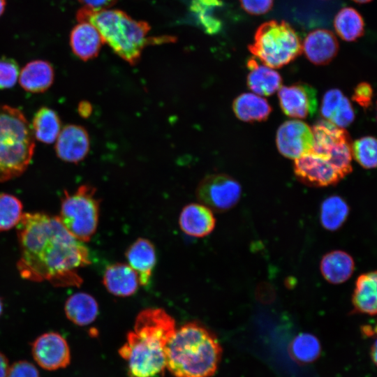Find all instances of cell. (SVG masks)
I'll list each match as a JSON object with an SVG mask.
<instances>
[{"label":"cell","mask_w":377,"mask_h":377,"mask_svg":"<svg viewBox=\"0 0 377 377\" xmlns=\"http://www.w3.org/2000/svg\"><path fill=\"white\" fill-rule=\"evenodd\" d=\"M96 189L89 184L80 186L73 193L64 191L59 215L65 228L82 242H89L96 231L100 200Z\"/></svg>","instance_id":"obj_7"},{"label":"cell","mask_w":377,"mask_h":377,"mask_svg":"<svg viewBox=\"0 0 377 377\" xmlns=\"http://www.w3.org/2000/svg\"><path fill=\"white\" fill-rule=\"evenodd\" d=\"M8 369L7 358L0 352V377H7Z\"/></svg>","instance_id":"obj_41"},{"label":"cell","mask_w":377,"mask_h":377,"mask_svg":"<svg viewBox=\"0 0 377 377\" xmlns=\"http://www.w3.org/2000/svg\"><path fill=\"white\" fill-rule=\"evenodd\" d=\"M31 129L37 140L47 144L52 143L61 131L59 117L53 110L42 107L34 117Z\"/></svg>","instance_id":"obj_27"},{"label":"cell","mask_w":377,"mask_h":377,"mask_svg":"<svg viewBox=\"0 0 377 377\" xmlns=\"http://www.w3.org/2000/svg\"><path fill=\"white\" fill-rule=\"evenodd\" d=\"M354 270V260L346 252L333 251L325 254L320 262L323 277L330 283L339 284L348 280Z\"/></svg>","instance_id":"obj_25"},{"label":"cell","mask_w":377,"mask_h":377,"mask_svg":"<svg viewBox=\"0 0 377 377\" xmlns=\"http://www.w3.org/2000/svg\"><path fill=\"white\" fill-rule=\"evenodd\" d=\"M103 43L104 42L99 32L89 22H80L71 32V49L83 61L96 57Z\"/></svg>","instance_id":"obj_19"},{"label":"cell","mask_w":377,"mask_h":377,"mask_svg":"<svg viewBox=\"0 0 377 377\" xmlns=\"http://www.w3.org/2000/svg\"><path fill=\"white\" fill-rule=\"evenodd\" d=\"M334 27L341 38L354 41L364 32V23L361 15L353 8H343L336 15Z\"/></svg>","instance_id":"obj_28"},{"label":"cell","mask_w":377,"mask_h":377,"mask_svg":"<svg viewBox=\"0 0 377 377\" xmlns=\"http://www.w3.org/2000/svg\"><path fill=\"white\" fill-rule=\"evenodd\" d=\"M343 96L342 91L338 89H331L325 93L321 102L320 114L325 120L328 119Z\"/></svg>","instance_id":"obj_35"},{"label":"cell","mask_w":377,"mask_h":377,"mask_svg":"<svg viewBox=\"0 0 377 377\" xmlns=\"http://www.w3.org/2000/svg\"><path fill=\"white\" fill-rule=\"evenodd\" d=\"M302 50L311 63L316 65H326L337 56L339 43L331 31L317 29L306 36Z\"/></svg>","instance_id":"obj_15"},{"label":"cell","mask_w":377,"mask_h":377,"mask_svg":"<svg viewBox=\"0 0 377 377\" xmlns=\"http://www.w3.org/2000/svg\"><path fill=\"white\" fill-rule=\"evenodd\" d=\"M6 7V0H0V16L3 14Z\"/></svg>","instance_id":"obj_44"},{"label":"cell","mask_w":377,"mask_h":377,"mask_svg":"<svg viewBox=\"0 0 377 377\" xmlns=\"http://www.w3.org/2000/svg\"><path fill=\"white\" fill-rule=\"evenodd\" d=\"M278 98L282 111L290 117H313L318 110L316 90L306 83L297 82L281 87Z\"/></svg>","instance_id":"obj_12"},{"label":"cell","mask_w":377,"mask_h":377,"mask_svg":"<svg viewBox=\"0 0 377 377\" xmlns=\"http://www.w3.org/2000/svg\"><path fill=\"white\" fill-rule=\"evenodd\" d=\"M165 353V368L175 377H211L218 369L222 348L213 333L191 322L176 329Z\"/></svg>","instance_id":"obj_3"},{"label":"cell","mask_w":377,"mask_h":377,"mask_svg":"<svg viewBox=\"0 0 377 377\" xmlns=\"http://www.w3.org/2000/svg\"><path fill=\"white\" fill-rule=\"evenodd\" d=\"M248 48L264 65L272 68L287 65L302 52L298 34L283 20H270L262 24L256 31L253 43Z\"/></svg>","instance_id":"obj_6"},{"label":"cell","mask_w":377,"mask_h":377,"mask_svg":"<svg viewBox=\"0 0 377 377\" xmlns=\"http://www.w3.org/2000/svg\"><path fill=\"white\" fill-rule=\"evenodd\" d=\"M293 169L297 178L310 186L334 185L344 178L329 160L312 151L295 159Z\"/></svg>","instance_id":"obj_10"},{"label":"cell","mask_w":377,"mask_h":377,"mask_svg":"<svg viewBox=\"0 0 377 377\" xmlns=\"http://www.w3.org/2000/svg\"><path fill=\"white\" fill-rule=\"evenodd\" d=\"M349 207L346 201L338 195L327 198L321 204L320 221L327 230L339 228L346 220Z\"/></svg>","instance_id":"obj_30"},{"label":"cell","mask_w":377,"mask_h":377,"mask_svg":"<svg viewBox=\"0 0 377 377\" xmlns=\"http://www.w3.org/2000/svg\"><path fill=\"white\" fill-rule=\"evenodd\" d=\"M56 140V153L59 158L66 162L79 163L87 156L89 151V136L82 126H66Z\"/></svg>","instance_id":"obj_14"},{"label":"cell","mask_w":377,"mask_h":377,"mask_svg":"<svg viewBox=\"0 0 377 377\" xmlns=\"http://www.w3.org/2000/svg\"><path fill=\"white\" fill-rule=\"evenodd\" d=\"M223 6L222 0H192L190 10L198 25L206 34L220 32L222 22L217 11Z\"/></svg>","instance_id":"obj_26"},{"label":"cell","mask_w":377,"mask_h":377,"mask_svg":"<svg viewBox=\"0 0 377 377\" xmlns=\"http://www.w3.org/2000/svg\"><path fill=\"white\" fill-rule=\"evenodd\" d=\"M276 142L279 151L283 156L295 160L313 149V131L311 128L302 121L288 120L279 127Z\"/></svg>","instance_id":"obj_11"},{"label":"cell","mask_w":377,"mask_h":377,"mask_svg":"<svg viewBox=\"0 0 377 377\" xmlns=\"http://www.w3.org/2000/svg\"><path fill=\"white\" fill-rule=\"evenodd\" d=\"M353 100L364 109L369 108L372 103L373 89L371 84L363 82L354 89Z\"/></svg>","instance_id":"obj_36"},{"label":"cell","mask_w":377,"mask_h":377,"mask_svg":"<svg viewBox=\"0 0 377 377\" xmlns=\"http://www.w3.org/2000/svg\"><path fill=\"white\" fill-rule=\"evenodd\" d=\"M66 317L77 325L85 326L93 323L98 313V305L93 296L86 293H76L68 297L64 305Z\"/></svg>","instance_id":"obj_24"},{"label":"cell","mask_w":377,"mask_h":377,"mask_svg":"<svg viewBox=\"0 0 377 377\" xmlns=\"http://www.w3.org/2000/svg\"><path fill=\"white\" fill-rule=\"evenodd\" d=\"M314 144L311 150L325 157L345 177L352 172L351 140L349 133L325 119H320L311 128Z\"/></svg>","instance_id":"obj_8"},{"label":"cell","mask_w":377,"mask_h":377,"mask_svg":"<svg viewBox=\"0 0 377 377\" xmlns=\"http://www.w3.org/2000/svg\"><path fill=\"white\" fill-rule=\"evenodd\" d=\"M355 111L350 101L343 96L334 108L327 121L340 128L350 125L355 119Z\"/></svg>","instance_id":"obj_33"},{"label":"cell","mask_w":377,"mask_h":377,"mask_svg":"<svg viewBox=\"0 0 377 377\" xmlns=\"http://www.w3.org/2000/svg\"><path fill=\"white\" fill-rule=\"evenodd\" d=\"M54 80V70L52 65L43 60L29 62L22 69L20 84L29 92L41 93L46 91Z\"/></svg>","instance_id":"obj_21"},{"label":"cell","mask_w":377,"mask_h":377,"mask_svg":"<svg viewBox=\"0 0 377 377\" xmlns=\"http://www.w3.org/2000/svg\"><path fill=\"white\" fill-rule=\"evenodd\" d=\"M35 147L29 121L17 108L0 105V182L22 175Z\"/></svg>","instance_id":"obj_5"},{"label":"cell","mask_w":377,"mask_h":377,"mask_svg":"<svg viewBox=\"0 0 377 377\" xmlns=\"http://www.w3.org/2000/svg\"><path fill=\"white\" fill-rule=\"evenodd\" d=\"M2 312H3V303L0 298V316L2 314Z\"/></svg>","instance_id":"obj_46"},{"label":"cell","mask_w":377,"mask_h":377,"mask_svg":"<svg viewBox=\"0 0 377 377\" xmlns=\"http://www.w3.org/2000/svg\"><path fill=\"white\" fill-rule=\"evenodd\" d=\"M362 332L364 335L367 337H371L372 334H375V330H372L370 325H364L362 327Z\"/></svg>","instance_id":"obj_42"},{"label":"cell","mask_w":377,"mask_h":377,"mask_svg":"<svg viewBox=\"0 0 377 377\" xmlns=\"http://www.w3.org/2000/svg\"><path fill=\"white\" fill-rule=\"evenodd\" d=\"M92 112V106L91 103L86 101H82L79 103L78 112L81 117L87 118Z\"/></svg>","instance_id":"obj_40"},{"label":"cell","mask_w":377,"mask_h":377,"mask_svg":"<svg viewBox=\"0 0 377 377\" xmlns=\"http://www.w3.org/2000/svg\"><path fill=\"white\" fill-rule=\"evenodd\" d=\"M377 143L375 138L364 136L356 140L351 145L352 156L363 168L376 166Z\"/></svg>","instance_id":"obj_32"},{"label":"cell","mask_w":377,"mask_h":377,"mask_svg":"<svg viewBox=\"0 0 377 377\" xmlns=\"http://www.w3.org/2000/svg\"><path fill=\"white\" fill-rule=\"evenodd\" d=\"M179 224L188 235L203 237L214 229L216 219L212 211L202 203H190L182 210Z\"/></svg>","instance_id":"obj_16"},{"label":"cell","mask_w":377,"mask_h":377,"mask_svg":"<svg viewBox=\"0 0 377 377\" xmlns=\"http://www.w3.org/2000/svg\"><path fill=\"white\" fill-rule=\"evenodd\" d=\"M18 75L19 66L14 59L7 57L0 59V89L13 87Z\"/></svg>","instance_id":"obj_34"},{"label":"cell","mask_w":377,"mask_h":377,"mask_svg":"<svg viewBox=\"0 0 377 377\" xmlns=\"http://www.w3.org/2000/svg\"><path fill=\"white\" fill-rule=\"evenodd\" d=\"M290 357L297 363L308 364L316 361L320 355L321 346L318 338L310 333H301L290 342Z\"/></svg>","instance_id":"obj_29"},{"label":"cell","mask_w":377,"mask_h":377,"mask_svg":"<svg viewBox=\"0 0 377 377\" xmlns=\"http://www.w3.org/2000/svg\"><path fill=\"white\" fill-rule=\"evenodd\" d=\"M232 110L239 120L245 122L265 121L272 112L266 99L254 93H243L232 102Z\"/></svg>","instance_id":"obj_22"},{"label":"cell","mask_w":377,"mask_h":377,"mask_svg":"<svg viewBox=\"0 0 377 377\" xmlns=\"http://www.w3.org/2000/svg\"><path fill=\"white\" fill-rule=\"evenodd\" d=\"M16 227L20 251L17 268L22 278L58 287L81 285L77 271L91 263L89 250L58 216L27 212Z\"/></svg>","instance_id":"obj_1"},{"label":"cell","mask_w":377,"mask_h":377,"mask_svg":"<svg viewBox=\"0 0 377 377\" xmlns=\"http://www.w3.org/2000/svg\"><path fill=\"white\" fill-rule=\"evenodd\" d=\"M176 330L174 318L162 309H146L135 319L119 353L130 377H156L165 369V347Z\"/></svg>","instance_id":"obj_2"},{"label":"cell","mask_w":377,"mask_h":377,"mask_svg":"<svg viewBox=\"0 0 377 377\" xmlns=\"http://www.w3.org/2000/svg\"><path fill=\"white\" fill-rule=\"evenodd\" d=\"M23 205L15 196L0 193V231H6L17 226L22 216Z\"/></svg>","instance_id":"obj_31"},{"label":"cell","mask_w":377,"mask_h":377,"mask_svg":"<svg viewBox=\"0 0 377 377\" xmlns=\"http://www.w3.org/2000/svg\"><path fill=\"white\" fill-rule=\"evenodd\" d=\"M241 193L240 184L231 176L223 173L207 175L199 182L195 191L200 203L212 211L219 212L234 207Z\"/></svg>","instance_id":"obj_9"},{"label":"cell","mask_w":377,"mask_h":377,"mask_svg":"<svg viewBox=\"0 0 377 377\" xmlns=\"http://www.w3.org/2000/svg\"><path fill=\"white\" fill-rule=\"evenodd\" d=\"M78 22L92 24L99 32L104 43H108L119 57L130 65H136L143 49L149 45H158L175 40V37H147L149 24L131 18L120 10L81 8L76 14Z\"/></svg>","instance_id":"obj_4"},{"label":"cell","mask_w":377,"mask_h":377,"mask_svg":"<svg viewBox=\"0 0 377 377\" xmlns=\"http://www.w3.org/2000/svg\"><path fill=\"white\" fill-rule=\"evenodd\" d=\"M103 283L112 295L128 297L133 295L140 285L138 274L128 265L117 263L105 269Z\"/></svg>","instance_id":"obj_17"},{"label":"cell","mask_w":377,"mask_h":377,"mask_svg":"<svg viewBox=\"0 0 377 377\" xmlns=\"http://www.w3.org/2000/svg\"><path fill=\"white\" fill-rule=\"evenodd\" d=\"M242 8L251 15H259L269 12L274 0H239Z\"/></svg>","instance_id":"obj_38"},{"label":"cell","mask_w":377,"mask_h":377,"mask_svg":"<svg viewBox=\"0 0 377 377\" xmlns=\"http://www.w3.org/2000/svg\"><path fill=\"white\" fill-rule=\"evenodd\" d=\"M370 356L374 364H376V341H374L370 350Z\"/></svg>","instance_id":"obj_43"},{"label":"cell","mask_w":377,"mask_h":377,"mask_svg":"<svg viewBox=\"0 0 377 377\" xmlns=\"http://www.w3.org/2000/svg\"><path fill=\"white\" fill-rule=\"evenodd\" d=\"M246 64L249 70L246 84L254 94L270 96L281 87V76L272 68L260 64L254 57L249 58Z\"/></svg>","instance_id":"obj_20"},{"label":"cell","mask_w":377,"mask_h":377,"mask_svg":"<svg viewBox=\"0 0 377 377\" xmlns=\"http://www.w3.org/2000/svg\"><path fill=\"white\" fill-rule=\"evenodd\" d=\"M376 272L361 274L357 279L352 297L354 311L374 316L377 308Z\"/></svg>","instance_id":"obj_23"},{"label":"cell","mask_w":377,"mask_h":377,"mask_svg":"<svg viewBox=\"0 0 377 377\" xmlns=\"http://www.w3.org/2000/svg\"><path fill=\"white\" fill-rule=\"evenodd\" d=\"M7 377H39V373L33 364L19 361L9 367Z\"/></svg>","instance_id":"obj_37"},{"label":"cell","mask_w":377,"mask_h":377,"mask_svg":"<svg viewBox=\"0 0 377 377\" xmlns=\"http://www.w3.org/2000/svg\"><path fill=\"white\" fill-rule=\"evenodd\" d=\"M32 355L37 364L47 370L66 367L71 360L67 341L54 332L43 334L33 342Z\"/></svg>","instance_id":"obj_13"},{"label":"cell","mask_w":377,"mask_h":377,"mask_svg":"<svg viewBox=\"0 0 377 377\" xmlns=\"http://www.w3.org/2000/svg\"><path fill=\"white\" fill-rule=\"evenodd\" d=\"M126 258L138 274L140 285L147 286L156 264V251L153 244L147 239L138 238L126 250Z\"/></svg>","instance_id":"obj_18"},{"label":"cell","mask_w":377,"mask_h":377,"mask_svg":"<svg viewBox=\"0 0 377 377\" xmlns=\"http://www.w3.org/2000/svg\"><path fill=\"white\" fill-rule=\"evenodd\" d=\"M117 0H79L86 7L94 9H105L113 6Z\"/></svg>","instance_id":"obj_39"},{"label":"cell","mask_w":377,"mask_h":377,"mask_svg":"<svg viewBox=\"0 0 377 377\" xmlns=\"http://www.w3.org/2000/svg\"><path fill=\"white\" fill-rule=\"evenodd\" d=\"M355 2L359 3H368L372 0H353Z\"/></svg>","instance_id":"obj_45"}]
</instances>
